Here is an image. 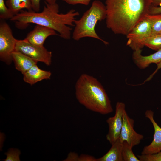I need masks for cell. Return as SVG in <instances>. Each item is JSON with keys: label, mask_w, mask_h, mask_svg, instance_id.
<instances>
[{"label": "cell", "mask_w": 161, "mask_h": 161, "mask_svg": "<svg viewBox=\"0 0 161 161\" xmlns=\"http://www.w3.org/2000/svg\"><path fill=\"white\" fill-rule=\"evenodd\" d=\"M132 148L126 141L123 142L122 155L124 161H140L133 153Z\"/></svg>", "instance_id": "obj_19"}, {"label": "cell", "mask_w": 161, "mask_h": 161, "mask_svg": "<svg viewBox=\"0 0 161 161\" xmlns=\"http://www.w3.org/2000/svg\"><path fill=\"white\" fill-rule=\"evenodd\" d=\"M67 3L72 5L77 4H82L85 5H88L91 0H61Z\"/></svg>", "instance_id": "obj_24"}, {"label": "cell", "mask_w": 161, "mask_h": 161, "mask_svg": "<svg viewBox=\"0 0 161 161\" xmlns=\"http://www.w3.org/2000/svg\"><path fill=\"white\" fill-rule=\"evenodd\" d=\"M123 119V125L119 139L122 143L126 141L132 147L138 145L143 138V136L134 130V120L129 117L126 110Z\"/></svg>", "instance_id": "obj_9"}, {"label": "cell", "mask_w": 161, "mask_h": 161, "mask_svg": "<svg viewBox=\"0 0 161 161\" xmlns=\"http://www.w3.org/2000/svg\"><path fill=\"white\" fill-rule=\"evenodd\" d=\"M140 161H161V151L157 153L138 155Z\"/></svg>", "instance_id": "obj_22"}, {"label": "cell", "mask_w": 161, "mask_h": 161, "mask_svg": "<svg viewBox=\"0 0 161 161\" xmlns=\"http://www.w3.org/2000/svg\"><path fill=\"white\" fill-rule=\"evenodd\" d=\"M14 15L6 6L4 0H0V18L3 20L11 19Z\"/></svg>", "instance_id": "obj_20"}, {"label": "cell", "mask_w": 161, "mask_h": 161, "mask_svg": "<svg viewBox=\"0 0 161 161\" xmlns=\"http://www.w3.org/2000/svg\"><path fill=\"white\" fill-rule=\"evenodd\" d=\"M7 156L6 159L3 160L5 161H20L19 156L21 151L17 148H10L4 154Z\"/></svg>", "instance_id": "obj_21"}, {"label": "cell", "mask_w": 161, "mask_h": 161, "mask_svg": "<svg viewBox=\"0 0 161 161\" xmlns=\"http://www.w3.org/2000/svg\"><path fill=\"white\" fill-rule=\"evenodd\" d=\"M152 0H106L107 27L126 35L149 13Z\"/></svg>", "instance_id": "obj_2"}, {"label": "cell", "mask_w": 161, "mask_h": 161, "mask_svg": "<svg viewBox=\"0 0 161 161\" xmlns=\"http://www.w3.org/2000/svg\"><path fill=\"white\" fill-rule=\"evenodd\" d=\"M23 75L24 81L32 85L43 79H50L51 73L50 71L40 69L36 64L32 66Z\"/></svg>", "instance_id": "obj_13"}, {"label": "cell", "mask_w": 161, "mask_h": 161, "mask_svg": "<svg viewBox=\"0 0 161 161\" xmlns=\"http://www.w3.org/2000/svg\"><path fill=\"white\" fill-rule=\"evenodd\" d=\"M58 35L56 31L52 29L36 24L33 29L27 34L25 39L33 45L43 46L47 37Z\"/></svg>", "instance_id": "obj_11"}, {"label": "cell", "mask_w": 161, "mask_h": 161, "mask_svg": "<svg viewBox=\"0 0 161 161\" xmlns=\"http://www.w3.org/2000/svg\"><path fill=\"white\" fill-rule=\"evenodd\" d=\"M148 14L152 15L161 14V6L155 7L151 4L149 8Z\"/></svg>", "instance_id": "obj_26"}, {"label": "cell", "mask_w": 161, "mask_h": 161, "mask_svg": "<svg viewBox=\"0 0 161 161\" xmlns=\"http://www.w3.org/2000/svg\"><path fill=\"white\" fill-rule=\"evenodd\" d=\"M108 151L97 161H123L122 155L123 143L119 139L112 145Z\"/></svg>", "instance_id": "obj_15"}, {"label": "cell", "mask_w": 161, "mask_h": 161, "mask_svg": "<svg viewBox=\"0 0 161 161\" xmlns=\"http://www.w3.org/2000/svg\"><path fill=\"white\" fill-rule=\"evenodd\" d=\"M6 4L14 16L24 9L33 11L31 0H7Z\"/></svg>", "instance_id": "obj_16"}, {"label": "cell", "mask_w": 161, "mask_h": 161, "mask_svg": "<svg viewBox=\"0 0 161 161\" xmlns=\"http://www.w3.org/2000/svg\"><path fill=\"white\" fill-rule=\"evenodd\" d=\"M17 40L13 35L11 29L4 20L0 21V58L8 64L13 61L12 55L15 51Z\"/></svg>", "instance_id": "obj_5"}, {"label": "cell", "mask_w": 161, "mask_h": 161, "mask_svg": "<svg viewBox=\"0 0 161 161\" xmlns=\"http://www.w3.org/2000/svg\"><path fill=\"white\" fill-rule=\"evenodd\" d=\"M15 51L20 52L36 61L41 62L48 66L51 64L52 52L49 51L43 46L33 45L25 39L17 40Z\"/></svg>", "instance_id": "obj_7"}, {"label": "cell", "mask_w": 161, "mask_h": 161, "mask_svg": "<svg viewBox=\"0 0 161 161\" xmlns=\"http://www.w3.org/2000/svg\"><path fill=\"white\" fill-rule=\"evenodd\" d=\"M141 52V49L134 51L132 54L134 62L140 69H145L151 63L157 64L161 61V49L148 56L142 55Z\"/></svg>", "instance_id": "obj_12"}, {"label": "cell", "mask_w": 161, "mask_h": 161, "mask_svg": "<svg viewBox=\"0 0 161 161\" xmlns=\"http://www.w3.org/2000/svg\"><path fill=\"white\" fill-rule=\"evenodd\" d=\"M106 14L105 5L100 1H94L81 18L75 21L72 38L78 41L83 38L90 37L99 40L106 45L108 44L109 43L101 38L95 30L97 22L106 19Z\"/></svg>", "instance_id": "obj_4"}, {"label": "cell", "mask_w": 161, "mask_h": 161, "mask_svg": "<svg viewBox=\"0 0 161 161\" xmlns=\"http://www.w3.org/2000/svg\"><path fill=\"white\" fill-rule=\"evenodd\" d=\"M79 156L77 153L71 152L68 154L67 158L64 161H78Z\"/></svg>", "instance_id": "obj_27"}, {"label": "cell", "mask_w": 161, "mask_h": 161, "mask_svg": "<svg viewBox=\"0 0 161 161\" xmlns=\"http://www.w3.org/2000/svg\"><path fill=\"white\" fill-rule=\"evenodd\" d=\"M160 34H161V33H160Z\"/></svg>", "instance_id": "obj_30"}, {"label": "cell", "mask_w": 161, "mask_h": 161, "mask_svg": "<svg viewBox=\"0 0 161 161\" xmlns=\"http://www.w3.org/2000/svg\"><path fill=\"white\" fill-rule=\"evenodd\" d=\"M154 112L148 110L145 113V117L149 119L153 126L154 133L153 140L148 145L145 146L142 152V154H155L161 151V128L154 118Z\"/></svg>", "instance_id": "obj_10"}, {"label": "cell", "mask_w": 161, "mask_h": 161, "mask_svg": "<svg viewBox=\"0 0 161 161\" xmlns=\"http://www.w3.org/2000/svg\"><path fill=\"white\" fill-rule=\"evenodd\" d=\"M144 45L157 51L161 49V34H152L145 40Z\"/></svg>", "instance_id": "obj_17"}, {"label": "cell", "mask_w": 161, "mask_h": 161, "mask_svg": "<svg viewBox=\"0 0 161 161\" xmlns=\"http://www.w3.org/2000/svg\"><path fill=\"white\" fill-rule=\"evenodd\" d=\"M145 17L149 21L152 30V34L161 32V14L152 15L147 14Z\"/></svg>", "instance_id": "obj_18"}, {"label": "cell", "mask_w": 161, "mask_h": 161, "mask_svg": "<svg viewBox=\"0 0 161 161\" xmlns=\"http://www.w3.org/2000/svg\"><path fill=\"white\" fill-rule=\"evenodd\" d=\"M151 5L154 6H161V0H152Z\"/></svg>", "instance_id": "obj_29"}, {"label": "cell", "mask_w": 161, "mask_h": 161, "mask_svg": "<svg viewBox=\"0 0 161 161\" xmlns=\"http://www.w3.org/2000/svg\"><path fill=\"white\" fill-rule=\"evenodd\" d=\"M16 69L24 74L37 62L19 52L15 51L12 55Z\"/></svg>", "instance_id": "obj_14"}, {"label": "cell", "mask_w": 161, "mask_h": 161, "mask_svg": "<svg viewBox=\"0 0 161 161\" xmlns=\"http://www.w3.org/2000/svg\"><path fill=\"white\" fill-rule=\"evenodd\" d=\"M78 161H97V159L90 155L82 154L79 156Z\"/></svg>", "instance_id": "obj_25"}, {"label": "cell", "mask_w": 161, "mask_h": 161, "mask_svg": "<svg viewBox=\"0 0 161 161\" xmlns=\"http://www.w3.org/2000/svg\"><path fill=\"white\" fill-rule=\"evenodd\" d=\"M125 105L122 102H118L115 107L114 115L106 120L109 126L106 135L107 140L112 145L119 138L123 125V116L125 110Z\"/></svg>", "instance_id": "obj_8"}, {"label": "cell", "mask_w": 161, "mask_h": 161, "mask_svg": "<svg viewBox=\"0 0 161 161\" xmlns=\"http://www.w3.org/2000/svg\"><path fill=\"white\" fill-rule=\"evenodd\" d=\"M44 3L41 12L22 10L10 20L14 21L15 26L19 29H25L29 24H34L54 30L64 39H70L72 28L70 26H75V17L79 15V12L72 9L66 13H59L56 3L50 4L45 1Z\"/></svg>", "instance_id": "obj_1"}, {"label": "cell", "mask_w": 161, "mask_h": 161, "mask_svg": "<svg viewBox=\"0 0 161 161\" xmlns=\"http://www.w3.org/2000/svg\"><path fill=\"white\" fill-rule=\"evenodd\" d=\"M152 34L151 23L145 17L137 24L126 35L127 45L133 51L141 49L146 39Z\"/></svg>", "instance_id": "obj_6"}, {"label": "cell", "mask_w": 161, "mask_h": 161, "mask_svg": "<svg viewBox=\"0 0 161 161\" xmlns=\"http://www.w3.org/2000/svg\"><path fill=\"white\" fill-rule=\"evenodd\" d=\"M157 68L154 72L152 73L149 77L147 79V80L148 81L150 80L153 77V76L155 75V74L157 72L158 70L161 68V61L159 63L157 64Z\"/></svg>", "instance_id": "obj_28"}, {"label": "cell", "mask_w": 161, "mask_h": 161, "mask_svg": "<svg viewBox=\"0 0 161 161\" xmlns=\"http://www.w3.org/2000/svg\"><path fill=\"white\" fill-rule=\"evenodd\" d=\"M41 0H31L33 10L39 12L40 10V1ZM45 1L50 4L56 3L57 0H45Z\"/></svg>", "instance_id": "obj_23"}, {"label": "cell", "mask_w": 161, "mask_h": 161, "mask_svg": "<svg viewBox=\"0 0 161 161\" xmlns=\"http://www.w3.org/2000/svg\"><path fill=\"white\" fill-rule=\"evenodd\" d=\"M75 89L77 100L87 109L103 115L113 112L111 101L105 90L93 76L82 74L76 83Z\"/></svg>", "instance_id": "obj_3"}]
</instances>
